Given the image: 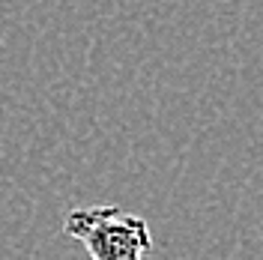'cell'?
Masks as SVG:
<instances>
[{
  "label": "cell",
  "mask_w": 263,
  "mask_h": 260,
  "mask_svg": "<svg viewBox=\"0 0 263 260\" xmlns=\"http://www.w3.org/2000/svg\"><path fill=\"white\" fill-rule=\"evenodd\" d=\"M63 230L87 248L90 260H144L153 248L149 225L117 203L78 207L66 215Z\"/></svg>",
  "instance_id": "obj_1"
}]
</instances>
